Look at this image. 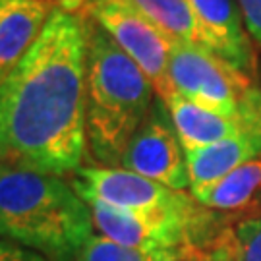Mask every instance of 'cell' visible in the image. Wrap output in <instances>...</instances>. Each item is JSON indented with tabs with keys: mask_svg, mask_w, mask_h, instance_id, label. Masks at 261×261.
<instances>
[{
	"mask_svg": "<svg viewBox=\"0 0 261 261\" xmlns=\"http://www.w3.org/2000/svg\"><path fill=\"white\" fill-rule=\"evenodd\" d=\"M120 167L172 190H190L186 149L163 99L155 97L147 118L124 149Z\"/></svg>",
	"mask_w": 261,
	"mask_h": 261,
	"instance_id": "52a82bcc",
	"label": "cell"
},
{
	"mask_svg": "<svg viewBox=\"0 0 261 261\" xmlns=\"http://www.w3.org/2000/svg\"><path fill=\"white\" fill-rule=\"evenodd\" d=\"M244 14L250 37L261 45V0H236Z\"/></svg>",
	"mask_w": 261,
	"mask_h": 261,
	"instance_id": "e0dca14e",
	"label": "cell"
},
{
	"mask_svg": "<svg viewBox=\"0 0 261 261\" xmlns=\"http://www.w3.org/2000/svg\"><path fill=\"white\" fill-rule=\"evenodd\" d=\"M130 4L140 10L170 43L190 45L209 53L205 35L190 0H130Z\"/></svg>",
	"mask_w": 261,
	"mask_h": 261,
	"instance_id": "4fadbf2b",
	"label": "cell"
},
{
	"mask_svg": "<svg viewBox=\"0 0 261 261\" xmlns=\"http://www.w3.org/2000/svg\"><path fill=\"white\" fill-rule=\"evenodd\" d=\"M250 107H252V111L257 114V118L261 120V89H257V87L250 95Z\"/></svg>",
	"mask_w": 261,
	"mask_h": 261,
	"instance_id": "ffe728a7",
	"label": "cell"
},
{
	"mask_svg": "<svg viewBox=\"0 0 261 261\" xmlns=\"http://www.w3.org/2000/svg\"><path fill=\"white\" fill-rule=\"evenodd\" d=\"M74 174L72 186L87 205L101 203L120 211L165 213L186 211L199 203L190 192L172 190L122 167H80Z\"/></svg>",
	"mask_w": 261,
	"mask_h": 261,
	"instance_id": "8992f818",
	"label": "cell"
},
{
	"mask_svg": "<svg viewBox=\"0 0 261 261\" xmlns=\"http://www.w3.org/2000/svg\"><path fill=\"white\" fill-rule=\"evenodd\" d=\"M261 192V153L213 184L190 192L203 207L223 213L246 207Z\"/></svg>",
	"mask_w": 261,
	"mask_h": 261,
	"instance_id": "7c38bea8",
	"label": "cell"
},
{
	"mask_svg": "<svg viewBox=\"0 0 261 261\" xmlns=\"http://www.w3.org/2000/svg\"><path fill=\"white\" fill-rule=\"evenodd\" d=\"M55 10L39 0H0V82L35 45Z\"/></svg>",
	"mask_w": 261,
	"mask_h": 261,
	"instance_id": "30bf717a",
	"label": "cell"
},
{
	"mask_svg": "<svg viewBox=\"0 0 261 261\" xmlns=\"http://www.w3.org/2000/svg\"><path fill=\"white\" fill-rule=\"evenodd\" d=\"M250 103V101H248ZM252 109V107H250ZM255 114V112H253ZM261 153V120L255 114V122L236 136L215 141L205 147L188 149V172L190 192L213 184L232 172L234 168L248 163Z\"/></svg>",
	"mask_w": 261,
	"mask_h": 261,
	"instance_id": "9c48e42d",
	"label": "cell"
},
{
	"mask_svg": "<svg viewBox=\"0 0 261 261\" xmlns=\"http://www.w3.org/2000/svg\"><path fill=\"white\" fill-rule=\"evenodd\" d=\"M39 2H47L56 10L70 12V14H80V10H85L87 0H39Z\"/></svg>",
	"mask_w": 261,
	"mask_h": 261,
	"instance_id": "d6986e66",
	"label": "cell"
},
{
	"mask_svg": "<svg viewBox=\"0 0 261 261\" xmlns=\"http://www.w3.org/2000/svg\"><path fill=\"white\" fill-rule=\"evenodd\" d=\"M93 228L91 207L60 176L0 167V238L50 261H72Z\"/></svg>",
	"mask_w": 261,
	"mask_h": 261,
	"instance_id": "7a4b0ae2",
	"label": "cell"
},
{
	"mask_svg": "<svg viewBox=\"0 0 261 261\" xmlns=\"http://www.w3.org/2000/svg\"><path fill=\"white\" fill-rule=\"evenodd\" d=\"M199 261H236L232 238H230V226H226L223 232L219 234V238L205 252L199 253Z\"/></svg>",
	"mask_w": 261,
	"mask_h": 261,
	"instance_id": "2e32d148",
	"label": "cell"
},
{
	"mask_svg": "<svg viewBox=\"0 0 261 261\" xmlns=\"http://www.w3.org/2000/svg\"><path fill=\"white\" fill-rule=\"evenodd\" d=\"M87 43V147L103 167H120L132 136L147 118L155 89L136 62L91 18Z\"/></svg>",
	"mask_w": 261,
	"mask_h": 261,
	"instance_id": "3957f363",
	"label": "cell"
},
{
	"mask_svg": "<svg viewBox=\"0 0 261 261\" xmlns=\"http://www.w3.org/2000/svg\"><path fill=\"white\" fill-rule=\"evenodd\" d=\"M248 101H250V97H248ZM165 105L168 107L172 124H174L178 138H180L186 151L205 147V145H211L215 141L236 136V134H240L250 124L255 122V114L250 109V103H246L248 114L242 118L224 116L221 112H215L207 107H201V105L194 103V101H190V99L178 93L170 95L165 101Z\"/></svg>",
	"mask_w": 261,
	"mask_h": 261,
	"instance_id": "8fae6325",
	"label": "cell"
},
{
	"mask_svg": "<svg viewBox=\"0 0 261 261\" xmlns=\"http://www.w3.org/2000/svg\"><path fill=\"white\" fill-rule=\"evenodd\" d=\"M0 261H50L41 253L0 238Z\"/></svg>",
	"mask_w": 261,
	"mask_h": 261,
	"instance_id": "ac0fdd59",
	"label": "cell"
},
{
	"mask_svg": "<svg viewBox=\"0 0 261 261\" xmlns=\"http://www.w3.org/2000/svg\"><path fill=\"white\" fill-rule=\"evenodd\" d=\"M192 253L178 252H143L112 242L101 234H93L77 253L75 261H174Z\"/></svg>",
	"mask_w": 261,
	"mask_h": 261,
	"instance_id": "5bb4252c",
	"label": "cell"
},
{
	"mask_svg": "<svg viewBox=\"0 0 261 261\" xmlns=\"http://www.w3.org/2000/svg\"><path fill=\"white\" fill-rule=\"evenodd\" d=\"M236 261H261V209L230 226Z\"/></svg>",
	"mask_w": 261,
	"mask_h": 261,
	"instance_id": "9a60e30c",
	"label": "cell"
},
{
	"mask_svg": "<svg viewBox=\"0 0 261 261\" xmlns=\"http://www.w3.org/2000/svg\"><path fill=\"white\" fill-rule=\"evenodd\" d=\"M168 77L174 93L224 116L242 118L253 87L250 77L232 70L203 48L172 43Z\"/></svg>",
	"mask_w": 261,
	"mask_h": 261,
	"instance_id": "277c9868",
	"label": "cell"
},
{
	"mask_svg": "<svg viewBox=\"0 0 261 261\" xmlns=\"http://www.w3.org/2000/svg\"><path fill=\"white\" fill-rule=\"evenodd\" d=\"M85 14L147 75L159 99L167 101L174 93L168 77L172 43L130 0H87Z\"/></svg>",
	"mask_w": 261,
	"mask_h": 261,
	"instance_id": "5b68a950",
	"label": "cell"
},
{
	"mask_svg": "<svg viewBox=\"0 0 261 261\" xmlns=\"http://www.w3.org/2000/svg\"><path fill=\"white\" fill-rule=\"evenodd\" d=\"M205 35L209 53L252 80L255 75L253 39L236 0H190Z\"/></svg>",
	"mask_w": 261,
	"mask_h": 261,
	"instance_id": "ba28073f",
	"label": "cell"
},
{
	"mask_svg": "<svg viewBox=\"0 0 261 261\" xmlns=\"http://www.w3.org/2000/svg\"><path fill=\"white\" fill-rule=\"evenodd\" d=\"M87 149V43L80 14L55 10L41 37L0 82L4 165L64 176Z\"/></svg>",
	"mask_w": 261,
	"mask_h": 261,
	"instance_id": "6da1fadb",
	"label": "cell"
},
{
	"mask_svg": "<svg viewBox=\"0 0 261 261\" xmlns=\"http://www.w3.org/2000/svg\"><path fill=\"white\" fill-rule=\"evenodd\" d=\"M174 261H199V253H192V255H184V257H178Z\"/></svg>",
	"mask_w": 261,
	"mask_h": 261,
	"instance_id": "44dd1931",
	"label": "cell"
}]
</instances>
